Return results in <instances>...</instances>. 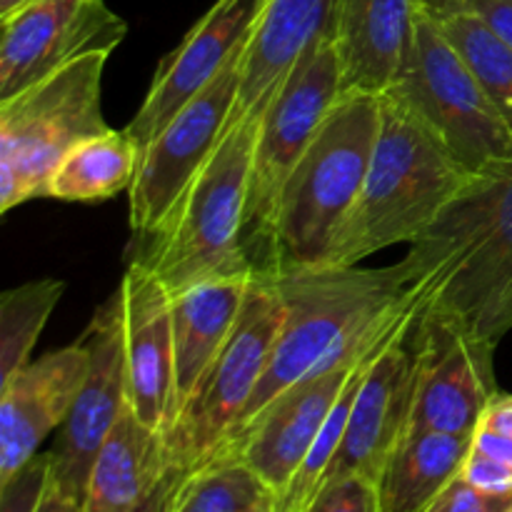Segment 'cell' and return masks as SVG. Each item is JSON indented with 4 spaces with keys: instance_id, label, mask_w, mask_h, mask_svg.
Listing matches in <instances>:
<instances>
[{
    "instance_id": "33",
    "label": "cell",
    "mask_w": 512,
    "mask_h": 512,
    "mask_svg": "<svg viewBox=\"0 0 512 512\" xmlns=\"http://www.w3.org/2000/svg\"><path fill=\"white\" fill-rule=\"evenodd\" d=\"M473 450L490 455V458L500 460V463L510 465L512 468V438L503 433H495V430L478 428L473 435Z\"/></svg>"
},
{
    "instance_id": "13",
    "label": "cell",
    "mask_w": 512,
    "mask_h": 512,
    "mask_svg": "<svg viewBox=\"0 0 512 512\" xmlns=\"http://www.w3.org/2000/svg\"><path fill=\"white\" fill-rule=\"evenodd\" d=\"M128 25L105 0H33L3 18L0 100L88 53H113Z\"/></svg>"
},
{
    "instance_id": "15",
    "label": "cell",
    "mask_w": 512,
    "mask_h": 512,
    "mask_svg": "<svg viewBox=\"0 0 512 512\" xmlns=\"http://www.w3.org/2000/svg\"><path fill=\"white\" fill-rule=\"evenodd\" d=\"M255 5L258 0H215L178 48L160 60L143 105L128 123L140 148L238 58L253 25Z\"/></svg>"
},
{
    "instance_id": "16",
    "label": "cell",
    "mask_w": 512,
    "mask_h": 512,
    "mask_svg": "<svg viewBox=\"0 0 512 512\" xmlns=\"http://www.w3.org/2000/svg\"><path fill=\"white\" fill-rule=\"evenodd\" d=\"M413 328L415 323L370 363L325 485L353 475L378 483L385 460L408 433L415 388Z\"/></svg>"
},
{
    "instance_id": "30",
    "label": "cell",
    "mask_w": 512,
    "mask_h": 512,
    "mask_svg": "<svg viewBox=\"0 0 512 512\" xmlns=\"http://www.w3.org/2000/svg\"><path fill=\"white\" fill-rule=\"evenodd\" d=\"M510 508L512 495L485 493L458 475L425 512H508Z\"/></svg>"
},
{
    "instance_id": "29",
    "label": "cell",
    "mask_w": 512,
    "mask_h": 512,
    "mask_svg": "<svg viewBox=\"0 0 512 512\" xmlns=\"http://www.w3.org/2000/svg\"><path fill=\"white\" fill-rule=\"evenodd\" d=\"M303 512H378V490L365 478H340L323 485Z\"/></svg>"
},
{
    "instance_id": "36",
    "label": "cell",
    "mask_w": 512,
    "mask_h": 512,
    "mask_svg": "<svg viewBox=\"0 0 512 512\" xmlns=\"http://www.w3.org/2000/svg\"><path fill=\"white\" fill-rule=\"evenodd\" d=\"M35 512H85V503L75 495H70L68 490L60 488L58 483L48 478V485H45V493L40 498L38 510Z\"/></svg>"
},
{
    "instance_id": "34",
    "label": "cell",
    "mask_w": 512,
    "mask_h": 512,
    "mask_svg": "<svg viewBox=\"0 0 512 512\" xmlns=\"http://www.w3.org/2000/svg\"><path fill=\"white\" fill-rule=\"evenodd\" d=\"M183 475L185 473H180V470L170 468L168 475L160 480L158 488H155L153 493H150L148 498H145L143 503L138 505V508H133L128 512H168L170 500H173V493H175V488H178V483H180V478H183Z\"/></svg>"
},
{
    "instance_id": "12",
    "label": "cell",
    "mask_w": 512,
    "mask_h": 512,
    "mask_svg": "<svg viewBox=\"0 0 512 512\" xmlns=\"http://www.w3.org/2000/svg\"><path fill=\"white\" fill-rule=\"evenodd\" d=\"M413 343L415 388L408 430L473 438L498 395L495 348L428 318L415 320Z\"/></svg>"
},
{
    "instance_id": "25",
    "label": "cell",
    "mask_w": 512,
    "mask_h": 512,
    "mask_svg": "<svg viewBox=\"0 0 512 512\" xmlns=\"http://www.w3.org/2000/svg\"><path fill=\"white\" fill-rule=\"evenodd\" d=\"M278 495L238 458H215L180 478L168 512H265Z\"/></svg>"
},
{
    "instance_id": "40",
    "label": "cell",
    "mask_w": 512,
    "mask_h": 512,
    "mask_svg": "<svg viewBox=\"0 0 512 512\" xmlns=\"http://www.w3.org/2000/svg\"><path fill=\"white\" fill-rule=\"evenodd\" d=\"M508 512H512V508H510V510H508Z\"/></svg>"
},
{
    "instance_id": "7",
    "label": "cell",
    "mask_w": 512,
    "mask_h": 512,
    "mask_svg": "<svg viewBox=\"0 0 512 512\" xmlns=\"http://www.w3.org/2000/svg\"><path fill=\"white\" fill-rule=\"evenodd\" d=\"M280 325L278 285L268 275H255L228 343L165 435L170 468L190 473L225 448L273 358Z\"/></svg>"
},
{
    "instance_id": "23",
    "label": "cell",
    "mask_w": 512,
    "mask_h": 512,
    "mask_svg": "<svg viewBox=\"0 0 512 512\" xmlns=\"http://www.w3.org/2000/svg\"><path fill=\"white\" fill-rule=\"evenodd\" d=\"M473 448L468 435L408 430L385 460L378 490V512H425L463 470Z\"/></svg>"
},
{
    "instance_id": "28",
    "label": "cell",
    "mask_w": 512,
    "mask_h": 512,
    "mask_svg": "<svg viewBox=\"0 0 512 512\" xmlns=\"http://www.w3.org/2000/svg\"><path fill=\"white\" fill-rule=\"evenodd\" d=\"M50 478V453H38L10 480L0 483V512H35Z\"/></svg>"
},
{
    "instance_id": "4",
    "label": "cell",
    "mask_w": 512,
    "mask_h": 512,
    "mask_svg": "<svg viewBox=\"0 0 512 512\" xmlns=\"http://www.w3.org/2000/svg\"><path fill=\"white\" fill-rule=\"evenodd\" d=\"M380 128V95L350 93L323 120L275 203L258 275L325 265L328 250L353 210Z\"/></svg>"
},
{
    "instance_id": "3",
    "label": "cell",
    "mask_w": 512,
    "mask_h": 512,
    "mask_svg": "<svg viewBox=\"0 0 512 512\" xmlns=\"http://www.w3.org/2000/svg\"><path fill=\"white\" fill-rule=\"evenodd\" d=\"M478 175L470 173L398 88L380 95V128L363 190L340 225L325 265L413 243Z\"/></svg>"
},
{
    "instance_id": "32",
    "label": "cell",
    "mask_w": 512,
    "mask_h": 512,
    "mask_svg": "<svg viewBox=\"0 0 512 512\" xmlns=\"http://www.w3.org/2000/svg\"><path fill=\"white\" fill-rule=\"evenodd\" d=\"M458 13H475L512 45V0H470Z\"/></svg>"
},
{
    "instance_id": "21",
    "label": "cell",
    "mask_w": 512,
    "mask_h": 512,
    "mask_svg": "<svg viewBox=\"0 0 512 512\" xmlns=\"http://www.w3.org/2000/svg\"><path fill=\"white\" fill-rule=\"evenodd\" d=\"M250 283L253 278H215L173 295V423L228 343Z\"/></svg>"
},
{
    "instance_id": "39",
    "label": "cell",
    "mask_w": 512,
    "mask_h": 512,
    "mask_svg": "<svg viewBox=\"0 0 512 512\" xmlns=\"http://www.w3.org/2000/svg\"><path fill=\"white\" fill-rule=\"evenodd\" d=\"M265 512H278V508H273V510H265Z\"/></svg>"
},
{
    "instance_id": "26",
    "label": "cell",
    "mask_w": 512,
    "mask_h": 512,
    "mask_svg": "<svg viewBox=\"0 0 512 512\" xmlns=\"http://www.w3.org/2000/svg\"><path fill=\"white\" fill-rule=\"evenodd\" d=\"M60 280H33L0 298V383L30 363L50 313L63 298Z\"/></svg>"
},
{
    "instance_id": "20",
    "label": "cell",
    "mask_w": 512,
    "mask_h": 512,
    "mask_svg": "<svg viewBox=\"0 0 512 512\" xmlns=\"http://www.w3.org/2000/svg\"><path fill=\"white\" fill-rule=\"evenodd\" d=\"M423 0H340L333 40L345 93L383 95L403 80Z\"/></svg>"
},
{
    "instance_id": "31",
    "label": "cell",
    "mask_w": 512,
    "mask_h": 512,
    "mask_svg": "<svg viewBox=\"0 0 512 512\" xmlns=\"http://www.w3.org/2000/svg\"><path fill=\"white\" fill-rule=\"evenodd\" d=\"M460 478L468 480L478 490L495 495H512V468L500 463V460L490 458V455L480 453V450L470 448L468 458H465Z\"/></svg>"
},
{
    "instance_id": "37",
    "label": "cell",
    "mask_w": 512,
    "mask_h": 512,
    "mask_svg": "<svg viewBox=\"0 0 512 512\" xmlns=\"http://www.w3.org/2000/svg\"><path fill=\"white\" fill-rule=\"evenodd\" d=\"M470 0H423V8L433 15H450V13H458L468 5Z\"/></svg>"
},
{
    "instance_id": "19",
    "label": "cell",
    "mask_w": 512,
    "mask_h": 512,
    "mask_svg": "<svg viewBox=\"0 0 512 512\" xmlns=\"http://www.w3.org/2000/svg\"><path fill=\"white\" fill-rule=\"evenodd\" d=\"M340 0H258L240 53L238 100L230 123L260 118L305 50L333 35Z\"/></svg>"
},
{
    "instance_id": "6",
    "label": "cell",
    "mask_w": 512,
    "mask_h": 512,
    "mask_svg": "<svg viewBox=\"0 0 512 512\" xmlns=\"http://www.w3.org/2000/svg\"><path fill=\"white\" fill-rule=\"evenodd\" d=\"M110 53H88L0 100V213L48 198L60 160L105 133L103 73Z\"/></svg>"
},
{
    "instance_id": "22",
    "label": "cell",
    "mask_w": 512,
    "mask_h": 512,
    "mask_svg": "<svg viewBox=\"0 0 512 512\" xmlns=\"http://www.w3.org/2000/svg\"><path fill=\"white\" fill-rule=\"evenodd\" d=\"M165 435L148 428L128 408L105 438L85 490V512H128L138 508L168 475Z\"/></svg>"
},
{
    "instance_id": "17",
    "label": "cell",
    "mask_w": 512,
    "mask_h": 512,
    "mask_svg": "<svg viewBox=\"0 0 512 512\" xmlns=\"http://www.w3.org/2000/svg\"><path fill=\"white\" fill-rule=\"evenodd\" d=\"M90 370L85 338L40 355L0 383V483L38 455L48 435L60 430Z\"/></svg>"
},
{
    "instance_id": "11",
    "label": "cell",
    "mask_w": 512,
    "mask_h": 512,
    "mask_svg": "<svg viewBox=\"0 0 512 512\" xmlns=\"http://www.w3.org/2000/svg\"><path fill=\"white\" fill-rule=\"evenodd\" d=\"M90 370L50 453V480L85 503L90 468L113 425L128 408V360L118 290L83 333Z\"/></svg>"
},
{
    "instance_id": "9",
    "label": "cell",
    "mask_w": 512,
    "mask_h": 512,
    "mask_svg": "<svg viewBox=\"0 0 512 512\" xmlns=\"http://www.w3.org/2000/svg\"><path fill=\"white\" fill-rule=\"evenodd\" d=\"M343 93L338 45L333 35H328L305 50L260 115L245 205V248L255 270L268 240L280 190Z\"/></svg>"
},
{
    "instance_id": "14",
    "label": "cell",
    "mask_w": 512,
    "mask_h": 512,
    "mask_svg": "<svg viewBox=\"0 0 512 512\" xmlns=\"http://www.w3.org/2000/svg\"><path fill=\"white\" fill-rule=\"evenodd\" d=\"M383 348L360 355L350 363L320 370V373H313L300 380V383L290 385L278 398L270 400L243 430H238L215 458L243 460L280 498L290 485V480H293V475L303 465L308 450L313 448L315 438L323 430L325 420H328L333 405L338 403L350 375L355 373V368L363 360L380 353Z\"/></svg>"
},
{
    "instance_id": "2",
    "label": "cell",
    "mask_w": 512,
    "mask_h": 512,
    "mask_svg": "<svg viewBox=\"0 0 512 512\" xmlns=\"http://www.w3.org/2000/svg\"><path fill=\"white\" fill-rule=\"evenodd\" d=\"M273 280L283 298V325L235 433L290 385L383 348L418 320L398 263L388 268L318 265Z\"/></svg>"
},
{
    "instance_id": "24",
    "label": "cell",
    "mask_w": 512,
    "mask_h": 512,
    "mask_svg": "<svg viewBox=\"0 0 512 512\" xmlns=\"http://www.w3.org/2000/svg\"><path fill=\"white\" fill-rule=\"evenodd\" d=\"M140 160V143L130 130H105L75 145L50 175L48 198L65 203H100L130 190Z\"/></svg>"
},
{
    "instance_id": "18",
    "label": "cell",
    "mask_w": 512,
    "mask_h": 512,
    "mask_svg": "<svg viewBox=\"0 0 512 512\" xmlns=\"http://www.w3.org/2000/svg\"><path fill=\"white\" fill-rule=\"evenodd\" d=\"M128 360V405L148 428L173 425V295L143 265L130 263L118 288Z\"/></svg>"
},
{
    "instance_id": "38",
    "label": "cell",
    "mask_w": 512,
    "mask_h": 512,
    "mask_svg": "<svg viewBox=\"0 0 512 512\" xmlns=\"http://www.w3.org/2000/svg\"><path fill=\"white\" fill-rule=\"evenodd\" d=\"M30 3H33V0H0V20L10 18V15L18 13L20 8H25V5Z\"/></svg>"
},
{
    "instance_id": "8",
    "label": "cell",
    "mask_w": 512,
    "mask_h": 512,
    "mask_svg": "<svg viewBox=\"0 0 512 512\" xmlns=\"http://www.w3.org/2000/svg\"><path fill=\"white\" fill-rule=\"evenodd\" d=\"M395 88L418 108L473 175L512 160V128L465 63L443 25L423 8L403 80Z\"/></svg>"
},
{
    "instance_id": "27",
    "label": "cell",
    "mask_w": 512,
    "mask_h": 512,
    "mask_svg": "<svg viewBox=\"0 0 512 512\" xmlns=\"http://www.w3.org/2000/svg\"><path fill=\"white\" fill-rule=\"evenodd\" d=\"M438 23L512 128V45L475 13L440 15Z\"/></svg>"
},
{
    "instance_id": "10",
    "label": "cell",
    "mask_w": 512,
    "mask_h": 512,
    "mask_svg": "<svg viewBox=\"0 0 512 512\" xmlns=\"http://www.w3.org/2000/svg\"><path fill=\"white\" fill-rule=\"evenodd\" d=\"M238 80L240 55L140 148L138 170L128 190L130 228L140 240L150 238L170 218L188 185L223 140L238 100Z\"/></svg>"
},
{
    "instance_id": "1",
    "label": "cell",
    "mask_w": 512,
    "mask_h": 512,
    "mask_svg": "<svg viewBox=\"0 0 512 512\" xmlns=\"http://www.w3.org/2000/svg\"><path fill=\"white\" fill-rule=\"evenodd\" d=\"M418 318L498 348L512 330V160L478 175L398 263Z\"/></svg>"
},
{
    "instance_id": "35",
    "label": "cell",
    "mask_w": 512,
    "mask_h": 512,
    "mask_svg": "<svg viewBox=\"0 0 512 512\" xmlns=\"http://www.w3.org/2000/svg\"><path fill=\"white\" fill-rule=\"evenodd\" d=\"M478 428L495 430V433H503L512 438V395H495V400L488 405Z\"/></svg>"
},
{
    "instance_id": "5",
    "label": "cell",
    "mask_w": 512,
    "mask_h": 512,
    "mask_svg": "<svg viewBox=\"0 0 512 512\" xmlns=\"http://www.w3.org/2000/svg\"><path fill=\"white\" fill-rule=\"evenodd\" d=\"M260 118L235 120L170 218L143 238L130 263L143 265L170 295L215 278H255L245 248V205Z\"/></svg>"
}]
</instances>
